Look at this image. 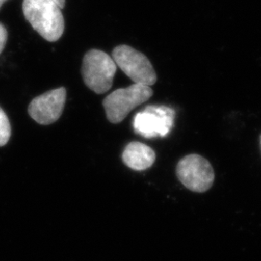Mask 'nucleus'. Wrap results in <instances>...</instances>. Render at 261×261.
<instances>
[{
	"label": "nucleus",
	"mask_w": 261,
	"mask_h": 261,
	"mask_svg": "<svg viewBox=\"0 0 261 261\" xmlns=\"http://www.w3.org/2000/svg\"><path fill=\"white\" fill-rule=\"evenodd\" d=\"M22 11L34 30L48 42H56L64 33L65 22L54 0H23Z\"/></svg>",
	"instance_id": "obj_1"
},
{
	"label": "nucleus",
	"mask_w": 261,
	"mask_h": 261,
	"mask_svg": "<svg viewBox=\"0 0 261 261\" xmlns=\"http://www.w3.org/2000/svg\"><path fill=\"white\" fill-rule=\"evenodd\" d=\"M116 70L114 60L103 50L90 49L84 56L82 66L84 84L95 93H106L112 88Z\"/></svg>",
	"instance_id": "obj_2"
},
{
	"label": "nucleus",
	"mask_w": 261,
	"mask_h": 261,
	"mask_svg": "<svg viewBox=\"0 0 261 261\" xmlns=\"http://www.w3.org/2000/svg\"><path fill=\"white\" fill-rule=\"evenodd\" d=\"M152 95L153 90L150 86L138 84L113 91L103 101L109 121L121 123L134 109L148 101Z\"/></svg>",
	"instance_id": "obj_3"
},
{
	"label": "nucleus",
	"mask_w": 261,
	"mask_h": 261,
	"mask_svg": "<svg viewBox=\"0 0 261 261\" xmlns=\"http://www.w3.org/2000/svg\"><path fill=\"white\" fill-rule=\"evenodd\" d=\"M112 59L134 84L146 86L156 84L157 75L149 59L134 47L127 45L115 47L112 51Z\"/></svg>",
	"instance_id": "obj_4"
},
{
	"label": "nucleus",
	"mask_w": 261,
	"mask_h": 261,
	"mask_svg": "<svg viewBox=\"0 0 261 261\" xmlns=\"http://www.w3.org/2000/svg\"><path fill=\"white\" fill-rule=\"evenodd\" d=\"M179 181L189 190L203 193L209 190L214 182V170L205 158L191 154L181 159L176 167Z\"/></svg>",
	"instance_id": "obj_5"
},
{
	"label": "nucleus",
	"mask_w": 261,
	"mask_h": 261,
	"mask_svg": "<svg viewBox=\"0 0 261 261\" xmlns=\"http://www.w3.org/2000/svg\"><path fill=\"white\" fill-rule=\"evenodd\" d=\"M175 112L166 106H148L136 114L133 126L135 132L146 139L166 137L173 128Z\"/></svg>",
	"instance_id": "obj_6"
},
{
	"label": "nucleus",
	"mask_w": 261,
	"mask_h": 261,
	"mask_svg": "<svg viewBox=\"0 0 261 261\" xmlns=\"http://www.w3.org/2000/svg\"><path fill=\"white\" fill-rule=\"evenodd\" d=\"M66 95L65 88L60 87L38 96L28 106L29 115L41 125L55 123L63 112Z\"/></svg>",
	"instance_id": "obj_7"
},
{
	"label": "nucleus",
	"mask_w": 261,
	"mask_h": 261,
	"mask_svg": "<svg viewBox=\"0 0 261 261\" xmlns=\"http://www.w3.org/2000/svg\"><path fill=\"white\" fill-rule=\"evenodd\" d=\"M122 160L127 167L140 171L149 168L154 164L156 154L148 145L133 141L125 147L122 154Z\"/></svg>",
	"instance_id": "obj_8"
},
{
	"label": "nucleus",
	"mask_w": 261,
	"mask_h": 261,
	"mask_svg": "<svg viewBox=\"0 0 261 261\" xmlns=\"http://www.w3.org/2000/svg\"><path fill=\"white\" fill-rule=\"evenodd\" d=\"M11 137V125L5 112L0 108V146H4Z\"/></svg>",
	"instance_id": "obj_9"
},
{
	"label": "nucleus",
	"mask_w": 261,
	"mask_h": 261,
	"mask_svg": "<svg viewBox=\"0 0 261 261\" xmlns=\"http://www.w3.org/2000/svg\"><path fill=\"white\" fill-rule=\"evenodd\" d=\"M7 36H8V33H7L6 28H4L3 24L0 23V55H1L2 50L4 49V47L6 45Z\"/></svg>",
	"instance_id": "obj_10"
},
{
	"label": "nucleus",
	"mask_w": 261,
	"mask_h": 261,
	"mask_svg": "<svg viewBox=\"0 0 261 261\" xmlns=\"http://www.w3.org/2000/svg\"><path fill=\"white\" fill-rule=\"evenodd\" d=\"M56 4L60 7V9H63L65 7V0H54Z\"/></svg>",
	"instance_id": "obj_11"
},
{
	"label": "nucleus",
	"mask_w": 261,
	"mask_h": 261,
	"mask_svg": "<svg viewBox=\"0 0 261 261\" xmlns=\"http://www.w3.org/2000/svg\"><path fill=\"white\" fill-rule=\"evenodd\" d=\"M5 1H6V0H0V7L2 6V4H3Z\"/></svg>",
	"instance_id": "obj_12"
}]
</instances>
